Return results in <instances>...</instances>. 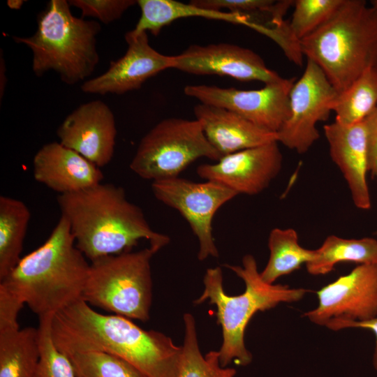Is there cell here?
<instances>
[{
    "label": "cell",
    "instance_id": "8d00e7d4",
    "mask_svg": "<svg viewBox=\"0 0 377 377\" xmlns=\"http://www.w3.org/2000/svg\"><path fill=\"white\" fill-rule=\"evenodd\" d=\"M374 3H377V0L373 1Z\"/></svg>",
    "mask_w": 377,
    "mask_h": 377
},
{
    "label": "cell",
    "instance_id": "44dd1931",
    "mask_svg": "<svg viewBox=\"0 0 377 377\" xmlns=\"http://www.w3.org/2000/svg\"><path fill=\"white\" fill-rule=\"evenodd\" d=\"M40 357L38 328L0 332V377H35Z\"/></svg>",
    "mask_w": 377,
    "mask_h": 377
},
{
    "label": "cell",
    "instance_id": "52a82bcc",
    "mask_svg": "<svg viewBox=\"0 0 377 377\" xmlns=\"http://www.w3.org/2000/svg\"><path fill=\"white\" fill-rule=\"evenodd\" d=\"M158 251L149 246L91 261L82 300L116 315L148 320L152 298L151 260Z\"/></svg>",
    "mask_w": 377,
    "mask_h": 377
},
{
    "label": "cell",
    "instance_id": "74e56055",
    "mask_svg": "<svg viewBox=\"0 0 377 377\" xmlns=\"http://www.w3.org/2000/svg\"><path fill=\"white\" fill-rule=\"evenodd\" d=\"M376 234L377 235V230H376Z\"/></svg>",
    "mask_w": 377,
    "mask_h": 377
},
{
    "label": "cell",
    "instance_id": "cb8c5ba5",
    "mask_svg": "<svg viewBox=\"0 0 377 377\" xmlns=\"http://www.w3.org/2000/svg\"><path fill=\"white\" fill-rule=\"evenodd\" d=\"M269 260L260 272L263 281L268 284L289 274L306 264L315 256L316 251L301 246L297 232L293 228H279L271 230L268 239Z\"/></svg>",
    "mask_w": 377,
    "mask_h": 377
},
{
    "label": "cell",
    "instance_id": "7402d4cb",
    "mask_svg": "<svg viewBox=\"0 0 377 377\" xmlns=\"http://www.w3.org/2000/svg\"><path fill=\"white\" fill-rule=\"evenodd\" d=\"M31 213L20 200L0 196V279L21 259Z\"/></svg>",
    "mask_w": 377,
    "mask_h": 377
},
{
    "label": "cell",
    "instance_id": "603a6c76",
    "mask_svg": "<svg viewBox=\"0 0 377 377\" xmlns=\"http://www.w3.org/2000/svg\"><path fill=\"white\" fill-rule=\"evenodd\" d=\"M315 251L313 260L306 264L308 272L312 275L330 273L341 263H377V240L372 237L345 239L330 235Z\"/></svg>",
    "mask_w": 377,
    "mask_h": 377
},
{
    "label": "cell",
    "instance_id": "4fadbf2b",
    "mask_svg": "<svg viewBox=\"0 0 377 377\" xmlns=\"http://www.w3.org/2000/svg\"><path fill=\"white\" fill-rule=\"evenodd\" d=\"M278 142L243 149L222 156L215 163L201 164L199 177L218 182L238 195H257L266 189L282 166Z\"/></svg>",
    "mask_w": 377,
    "mask_h": 377
},
{
    "label": "cell",
    "instance_id": "f1b7e54d",
    "mask_svg": "<svg viewBox=\"0 0 377 377\" xmlns=\"http://www.w3.org/2000/svg\"><path fill=\"white\" fill-rule=\"evenodd\" d=\"M68 357L75 377H147L126 360L110 353L87 351Z\"/></svg>",
    "mask_w": 377,
    "mask_h": 377
},
{
    "label": "cell",
    "instance_id": "5bb4252c",
    "mask_svg": "<svg viewBox=\"0 0 377 377\" xmlns=\"http://www.w3.org/2000/svg\"><path fill=\"white\" fill-rule=\"evenodd\" d=\"M172 68L198 75L228 76L242 82L259 81L265 84L282 78L267 68L257 53L226 43L189 46L174 56Z\"/></svg>",
    "mask_w": 377,
    "mask_h": 377
},
{
    "label": "cell",
    "instance_id": "7a4b0ae2",
    "mask_svg": "<svg viewBox=\"0 0 377 377\" xmlns=\"http://www.w3.org/2000/svg\"><path fill=\"white\" fill-rule=\"evenodd\" d=\"M57 202L70 226L77 248L91 261L131 251L141 239L158 251L170 237L152 230L142 210L123 188L102 182L74 193L59 194Z\"/></svg>",
    "mask_w": 377,
    "mask_h": 377
},
{
    "label": "cell",
    "instance_id": "8992f818",
    "mask_svg": "<svg viewBox=\"0 0 377 377\" xmlns=\"http://www.w3.org/2000/svg\"><path fill=\"white\" fill-rule=\"evenodd\" d=\"M100 31L97 21L74 16L68 1L50 0L37 16L35 33L13 39L31 50L36 76L53 71L62 82L73 85L85 82L99 62L96 36Z\"/></svg>",
    "mask_w": 377,
    "mask_h": 377
},
{
    "label": "cell",
    "instance_id": "3957f363",
    "mask_svg": "<svg viewBox=\"0 0 377 377\" xmlns=\"http://www.w3.org/2000/svg\"><path fill=\"white\" fill-rule=\"evenodd\" d=\"M77 248L67 219L61 217L46 241L22 257L0 286L38 318L54 316L82 299L90 264Z\"/></svg>",
    "mask_w": 377,
    "mask_h": 377
},
{
    "label": "cell",
    "instance_id": "f546056e",
    "mask_svg": "<svg viewBox=\"0 0 377 377\" xmlns=\"http://www.w3.org/2000/svg\"><path fill=\"white\" fill-rule=\"evenodd\" d=\"M52 316L39 318L40 357L35 377H75L69 357L55 346L51 334Z\"/></svg>",
    "mask_w": 377,
    "mask_h": 377
},
{
    "label": "cell",
    "instance_id": "4316f807",
    "mask_svg": "<svg viewBox=\"0 0 377 377\" xmlns=\"http://www.w3.org/2000/svg\"><path fill=\"white\" fill-rule=\"evenodd\" d=\"M295 1L272 0H192L202 8L246 15L251 20V28L272 27L281 24L288 9Z\"/></svg>",
    "mask_w": 377,
    "mask_h": 377
},
{
    "label": "cell",
    "instance_id": "ba28073f",
    "mask_svg": "<svg viewBox=\"0 0 377 377\" xmlns=\"http://www.w3.org/2000/svg\"><path fill=\"white\" fill-rule=\"evenodd\" d=\"M219 161L197 119L168 118L155 125L140 140L130 168L153 182L177 177L199 158Z\"/></svg>",
    "mask_w": 377,
    "mask_h": 377
},
{
    "label": "cell",
    "instance_id": "6da1fadb",
    "mask_svg": "<svg viewBox=\"0 0 377 377\" xmlns=\"http://www.w3.org/2000/svg\"><path fill=\"white\" fill-rule=\"evenodd\" d=\"M51 334L68 356L101 351L126 360L147 377H175L182 346L164 334L145 330L131 319L95 311L80 300L54 314Z\"/></svg>",
    "mask_w": 377,
    "mask_h": 377
},
{
    "label": "cell",
    "instance_id": "83f0119b",
    "mask_svg": "<svg viewBox=\"0 0 377 377\" xmlns=\"http://www.w3.org/2000/svg\"><path fill=\"white\" fill-rule=\"evenodd\" d=\"M343 0H296L290 22L286 21L288 40L300 49V41L327 22Z\"/></svg>",
    "mask_w": 377,
    "mask_h": 377
},
{
    "label": "cell",
    "instance_id": "9c48e42d",
    "mask_svg": "<svg viewBox=\"0 0 377 377\" xmlns=\"http://www.w3.org/2000/svg\"><path fill=\"white\" fill-rule=\"evenodd\" d=\"M156 198L177 210L188 223L199 243L198 258H217L212 220L218 209L238 194L213 181L196 182L179 177L152 182Z\"/></svg>",
    "mask_w": 377,
    "mask_h": 377
},
{
    "label": "cell",
    "instance_id": "e575fe53",
    "mask_svg": "<svg viewBox=\"0 0 377 377\" xmlns=\"http://www.w3.org/2000/svg\"><path fill=\"white\" fill-rule=\"evenodd\" d=\"M5 64L4 59L1 57V78H0V94L1 99L4 93V89L6 87V80L5 79Z\"/></svg>",
    "mask_w": 377,
    "mask_h": 377
},
{
    "label": "cell",
    "instance_id": "d590c367",
    "mask_svg": "<svg viewBox=\"0 0 377 377\" xmlns=\"http://www.w3.org/2000/svg\"><path fill=\"white\" fill-rule=\"evenodd\" d=\"M25 1L23 0H8L7 6L13 10H20Z\"/></svg>",
    "mask_w": 377,
    "mask_h": 377
},
{
    "label": "cell",
    "instance_id": "9a60e30c",
    "mask_svg": "<svg viewBox=\"0 0 377 377\" xmlns=\"http://www.w3.org/2000/svg\"><path fill=\"white\" fill-rule=\"evenodd\" d=\"M124 38L128 45L126 53L111 61L105 73L84 82L81 85L83 92L123 94L140 89L149 78L172 68L174 56L154 49L147 32L135 34L131 30Z\"/></svg>",
    "mask_w": 377,
    "mask_h": 377
},
{
    "label": "cell",
    "instance_id": "277c9868",
    "mask_svg": "<svg viewBox=\"0 0 377 377\" xmlns=\"http://www.w3.org/2000/svg\"><path fill=\"white\" fill-rule=\"evenodd\" d=\"M338 94L365 71L377 68V3L343 0L334 15L300 41Z\"/></svg>",
    "mask_w": 377,
    "mask_h": 377
},
{
    "label": "cell",
    "instance_id": "836d02e7",
    "mask_svg": "<svg viewBox=\"0 0 377 377\" xmlns=\"http://www.w3.org/2000/svg\"><path fill=\"white\" fill-rule=\"evenodd\" d=\"M350 327H360L372 331L376 336V346L373 355V365L377 371V317L363 322H353L346 324L343 329Z\"/></svg>",
    "mask_w": 377,
    "mask_h": 377
},
{
    "label": "cell",
    "instance_id": "5b68a950",
    "mask_svg": "<svg viewBox=\"0 0 377 377\" xmlns=\"http://www.w3.org/2000/svg\"><path fill=\"white\" fill-rule=\"evenodd\" d=\"M225 266L244 281V292L236 296L226 294L221 267L209 268L203 279V293L194 303L199 304L208 300L209 304L216 306L217 323L221 326L223 334V342L219 350L221 365L226 367L235 360L238 364L246 366L251 363L252 355L245 346L244 333L253 316L259 311L274 308L281 302H297L306 290L264 282L258 270L256 260L250 254L243 257L242 266Z\"/></svg>",
    "mask_w": 377,
    "mask_h": 377
},
{
    "label": "cell",
    "instance_id": "4dcf8cb0",
    "mask_svg": "<svg viewBox=\"0 0 377 377\" xmlns=\"http://www.w3.org/2000/svg\"><path fill=\"white\" fill-rule=\"evenodd\" d=\"M70 6L81 10L82 17H94L108 24L119 20L135 0H71Z\"/></svg>",
    "mask_w": 377,
    "mask_h": 377
},
{
    "label": "cell",
    "instance_id": "ffe728a7",
    "mask_svg": "<svg viewBox=\"0 0 377 377\" xmlns=\"http://www.w3.org/2000/svg\"><path fill=\"white\" fill-rule=\"evenodd\" d=\"M140 17L133 29L135 34L150 32L159 34L162 29L175 20L186 17H203L233 24L249 26L251 20L247 16L227 11H216L175 0H138Z\"/></svg>",
    "mask_w": 377,
    "mask_h": 377
},
{
    "label": "cell",
    "instance_id": "7c38bea8",
    "mask_svg": "<svg viewBox=\"0 0 377 377\" xmlns=\"http://www.w3.org/2000/svg\"><path fill=\"white\" fill-rule=\"evenodd\" d=\"M296 78H281L260 89L193 84L184 94L200 103L225 108L266 131L277 133L290 116V92Z\"/></svg>",
    "mask_w": 377,
    "mask_h": 377
},
{
    "label": "cell",
    "instance_id": "d6986e66",
    "mask_svg": "<svg viewBox=\"0 0 377 377\" xmlns=\"http://www.w3.org/2000/svg\"><path fill=\"white\" fill-rule=\"evenodd\" d=\"M211 145L222 156L277 141L276 133L263 129L223 108L199 103L193 109Z\"/></svg>",
    "mask_w": 377,
    "mask_h": 377
},
{
    "label": "cell",
    "instance_id": "e0dca14e",
    "mask_svg": "<svg viewBox=\"0 0 377 377\" xmlns=\"http://www.w3.org/2000/svg\"><path fill=\"white\" fill-rule=\"evenodd\" d=\"M332 161L341 170L355 206L371 208L367 173L369 172L367 132L364 120L352 125L336 121L323 127Z\"/></svg>",
    "mask_w": 377,
    "mask_h": 377
},
{
    "label": "cell",
    "instance_id": "d4e9b609",
    "mask_svg": "<svg viewBox=\"0 0 377 377\" xmlns=\"http://www.w3.org/2000/svg\"><path fill=\"white\" fill-rule=\"evenodd\" d=\"M376 105L377 68H371L338 94L332 111L336 114V121L352 125L365 120Z\"/></svg>",
    "mask_w": 377,
    "mask_h": 377
},
{
    "label": "cell",
    "instance_id": "8fae6325",
    "mask_svg": "<svg viewBox=\"0 0 377 377\" xmlns=\"http://www.w3.org/2000/svg\"><path fill=\"white\" fill-rule=\"evenodd\" d=\"M337 95L320 68L307 59L302 77L290 90V116L276 133L278 142L306 153L320 138L316 124L329 118Z\"/></svg>",
    "mask_w": 377,
    "mask_h": 377
},
{
    "label": "cell",
    "instance_id": "d6a6232c",
    "mask_svg": "<svg viewBox=\"0 0 377 377\" xmlns=\"http://www.w3.org/2000/svg\"><path fill=\"white\" fill-rule=\"evenodd\" d=\"M364 121L367 132L369 172L377 181V105Z\"/></svg>",
    "mask_w": 377,
    "mask_h": 377
},
{
    "label": "cell",
    "instance_id": "2e32d148",
    "mask_svg": "<svg viewBox=\"0 0 377 377\" xmlns=\"http://www.w3.org/2000/svg\"><path fill=\"white\" fill-rule=\"evenodd\" d=\"M59 142L98 168L112 158L117 137L114 115L104 102L96 100L79 105L57 130Z\"/></svg>",
    "mask_w": 377,
    "mask_h": 377
},
{
    "label": "cell",
    "instance_id": "484cf974",
    "mask_svg": "<svg viewBox=\"0 0 377 377\" xmlns=\"http://www.w3.org/2000/svg\"><path fill=\"white\" fill-rule=\"evenodd\" d=\"M183 318L185 335L175 377H234L236 370L221 365L219 351L202 355L193 316L186 313Z\"/></svg>",
    "mask_w": 377,
    "mask_h": 377
},
{
    "label": "cell",
    "instance_id": "ac0fdd59",
    "mask_svg": "<svg viewBox=\"0 0 377 377\" xmlns=\"http://www.w3.org/2000/svg\"><path fill=\"white\" fill-rule=\"evenodd\" d=\"M36 181L59 194L77 192L101 183L100 168L59 142L44 145L34 155Z\"/></svg>",
    "mask_w": 377,
    "mask_h": 377
},
{
    "label": "cell",
    "instance_id": "30bf717a",
    "mask_svg": "<svg viewBox=\"0 0 377 377\" xmlns=\"http://www.w3.org/2000/svg\"><path fill=\"white\" fill-rule=\"evenodd\" d=\"M318 306L304 316L312 323L339 330L349 323L377 317V263L359 265L317 291Z\"/></svg>",
    "mask_w": 377,
    "mask_h": 377
},
{
    "label": "cell",
    "instance_id": "1f68e13d",
    "mask_svg": "<svg viewBox=\"0 0 377 377\" xmlns=\"http://www.w3.org/2000/svg\"><path fill=\"white\" fill-rule=\"evenodd\" d=\"M24 304L17 296L0 286V332L20 328L17 316Z\"/></svg>",
    "mask_w": 377,
    "mask_h": 377
}]
</instances>
